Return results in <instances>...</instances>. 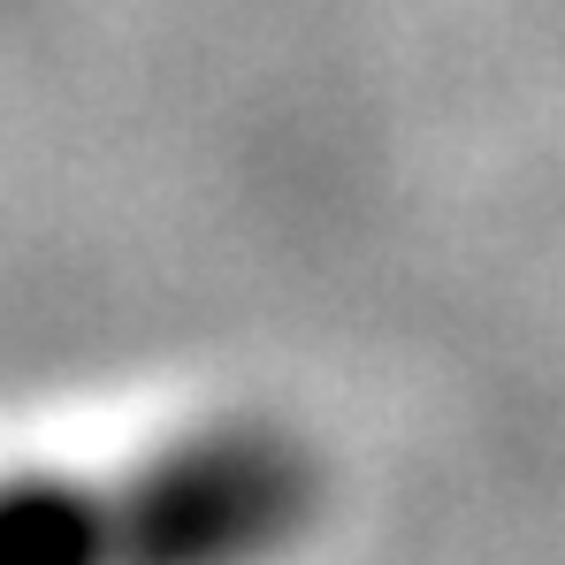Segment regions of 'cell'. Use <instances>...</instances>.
Listing matches in <instances>:
<instances>
[{
  "instance_id": "cell-1",
  "label": "cell",
  "mask_w": 565,
  "mask_h": 565,
  "mask_svg": "<svg viewBox=\"0 0 565 565\" xmlns=\"http://www.w3.org/2000/svg\"><path fill=\"white\" fill-rule=\"evenodd\" d=\"M313 467L268 428H214L107 497L115 565H268L313 520Z\"/></svg>"
},
{
  "instance_id": "cell-2",
  "label": "cell",
  "mask_w": 565,
  "mask_h": 565,
  "mask_svg": "<svg viewBox=\"0 0 565 565\" xmlns=\"http://www.w3.org/2000/svg\"><path fill=\"white\" fill-rule=\"evenodd\" d=\"M0 565H115L107 504L62 481L0 489Z\"/></svg>"
}]
</instances>
